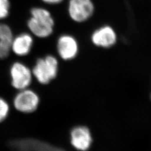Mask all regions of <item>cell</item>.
Wrapping results in <instances>:
<instances>
[{"mask_svg": "<svg viewBox=\"0 0 151 151\" xmlns=\"http://www.w3.org/2000/svg\"><path fill=\"white\" fill-rule=\"evenodd\" d=\"M30 14L27 27L32 35L44 39L52 35L55 22L50 11L41 7H34L31 9Z\"/></svg>", "mask_w": 151, "mask_h": 151, "instance_id": "1", "label": "cell"}, {"mask_svg": "<svg viewBox=\"0 0 151 151\" xmlns=\"http://www.w3.org/2000/svg\"><path fill=\"white\" fill-rule=\"evenodd\" d=\"M58 72V61L55 57L48 54L39 58L32 68V75L41 84L47 85L55 79Z\"/></svg>", "mask_w": 151, "mask_h": 151, "instance_id": "2", "label": "cell"}, {"mask_svg": "<svg viewBox=\"0 0 151 151\" xmlns=\"http://www.w3.org/2000/svg\"><path fill=\"white\" fill-rule=\"evenodd\" d=\"M67 10L72 20L82 23L93 15L95 6L92 0H69Z\"/></svg>", "mask_w": 151, "mask_h": 151, "instance_id": "3", "label": "cell"}, {"mask_svg": "<svg viewBox=\"0 0 151 151\" xmlns=\"http://www.w3.org/2000/svg\"><path fill=\"white\" fill-rule=\"evenodd\" d=\"M11 83L14 88L22 90L29 86L32 81V71L26 65L15 62L10 68Z\"/></svg>", "mask_w": 151, "mask_h": 151, "instance_id": "4", "label": "cell"}, {"mask_svg": "<svg viewBox=\"0 0 151 151\" xmlns=\"http://www.w3.org/2000/svg\"><path fill=\"white\" fill-rule=\"evenodd\" d=\"M57 51L60 58L64 60H71L77 56L79 45L76 39L70 34H63L57 41Z\"/></svg>", "mask_w": 151, "mask_h": 151, "instance_id": "5", "label": "cell"}, {"mask_svg": "<svg viewBox=\"0 0 151 151\" xmlns=\"http://www.w3.org/2000/svg\"><path fill=\"white\" fill-rule=\"evenodd\" d=\"M39 103L38 95L30 90H22L16 95L14 101V106L22 113H30L37 110Z\"/></svg>", "mask_w": 151, "mask_h": 151, "instance_id": "6", "label": "cell"}, {"mask_svg": "<svg viewBox=\"0 0 151 151\" xmlns=\"http://www.w3.org/2000/svg\"><path fill=\"white\" fill-rule=\"evenodd\" d=\"M116 40L117 36L114 29L109 25L97 29L92 34V42L98 47L110 48L116 43Z\"/></svg>", "mask_w": 151, "mask_h": 151, "instance_id": "7", "label": "cell"}, {"mask_svg": "<svg viewBox=\"0 0 151 151\" xmlns=\"http://www.w3.org/2000/svg\"><path fill=\"white\" fill-rule=\"evenodd\" d=\"M34 45L32 34L22 32L14 37L11 46V52L19 57H25L31 52Z\"/></svg>", "mask_w": 151, "mask_h": 151, "instance_id": "8", "label": "cell"}, {"mask_svg": "<svg viewBox=\"0 0 151 151\" xmlns=\"http://www.w3.org/2000/svg\"><path fill=\"white\" fill-rule=\"evenodd\" d=\"M92 141L90 131L86 127H76L71 130L70 142L77 150L87 151L90 147Z\"/></svg>", "mask_w": 151, "mask_h": 151, "instance_id": "9", "label": "cell"}, {"mask_svg": "<svg viewBox=\"0 0 151 151\" xmlns=\"http://www.w3.org/2000/svg\"><path fill=\"white\" fill-rule=\"evenodd\" d=\"M14 38L11 27L7 24L0 22V60L7 58L11 52Z\"/></svg>", "mask_w": 151, "mask_h": 151, "instance_id": "10", "label": "cell"}, {"mask_svg": "<svg viewBox=\"0 0 151 151\" xmlns=\"http://www.w3.org/2000/svg\"><path fill=\"white\" fill-rule=\"evenodd\" d=\"M10 9V0H0V20H4L9 16Z\"/></svg>", "mask_w": 151, "mask_h": 151, "instance_id": "11", "label": "cell"}, {"mask_svg": "<svg viewBox=\"0 0 151 151\" xmlns=\"http://www.w3.org/2000/svg\"><path fill=\"white\" fill-rule=\"evenodd\" d=\"M9 111V106L5 100L0 97V123L7 118Z\"/></svg>", "mask_w": 151, "mask_h": 151, "instance_id": "12", "label": "cell"}, {"mask_svg": "<svg viewBox=\"0 0 151 151\" xmlns=\"http://www.w3.org/2000/svg\"><path fill=\"white\" fill-rule=\"evenodd\" d=\"M41 1L46 4L55 5H58L62 3L64 0H41Z\"/></svg>", "mask_w": 151, "mask_h": 151, "instance_id": "13", "label": "cell"}]
</instances>
